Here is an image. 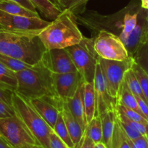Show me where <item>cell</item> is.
I'll return each mask as SVG.
<instances>
[{"label":"cell","mask_w":148,"mask_h":148,"mask_svg":"<svg viewBox=\"0 0 148 148\" xmlns=\"http://www.w3.org/2000/svg\"><path fill=\"white\" fill-rule=\"evenodd\" d=\"M0 62H2L7 68H9L10 70H11V71L15 73L24 71V70L31 68L34 66V65H29L27 62L21 60L12 58V57L1 55V54H0Z\"/></svg>","instance_id":"25"},{"label":"cell","mask_w":148,"mask_h":148,"mask_svg":"<svg viewBox=\"0 0 148 148\" xmlns=\"http://www.w3.org/2000/svg\"><path fill=\"white\" fill-rule=\"evenodd\" d=\"M15 73L18 79L16 92L28 99H34L45 96L58 97L52 73L41 62L32 68Z\"/></svg>","instance_id":"3"},{"label":"cell","mask_w":148,"mask_h":148,"mask_svg":"<svg viewBox=\"0 0 148 148\" xmlns=\"http://www.w3.org/2000/svg\"><path fill=\"white\" fill-rule=\"evenodd\" d=\"M132 70L134 73L135 76L137 78L139 84H140L141 88L143 92L144 95L146 98L147 101L148 102V76L147 74L142 70V68L136 63L135 61H134L133 64L132 65Z\"/></svg>","instance_id":"29"},{"label":"cell","mask_w":148,"mask_h":148,"mask_svg":"<svg viewBox=\"0 0 148 148\" xmlns=\"http://www.w3.org/2000/svg\"><path fill=\"white\" fill-rule=\"evenodd\" d=\"M128 51L130 58H134L138 51L148 42V22L146 18L138 22L132 33L123 39H121Z\"/></svg>","instance_id":"14"},{"label":"cell","mask_w":148,"mask_h":148,"mask_svg":"<svg viewBox=\"0 0 148 148\" xmlns=\"http://www.w3.org/2000/svg\"><path fill=\"white\" fill-rule=\"evenodd\" d=\"M0 10L8 14L28 18H38L39 16L38 12L29 10L22 5L10 0H0Z\"/></svg>","instance_id":"19"},{"label":"cell","mask_w":148,"mask_h":148,"mask_svg":"<svg viewBox=\"0 0 148 148\" xmlns=\"http://www.w3.org/2000/svg\"><path fill=\"white\" fill-rule=\"evenodd\" d=\"M12 105L15 115L27 126L39 145L50 148L49 135L52 129L37 112L31 100L18 92H14Z\"/></svg>","instance_id":"4"},{"label":"cell","mask_w":148,"mask_h":148,"mask_svg":"<svg viewBox=\"0 0 148 148\" xmlns=\"http://www.w3.org/2000/svg\"><path fill=\"white\" fill-rule=\"evenodd\" d=\"M49 1H51V2H52V3L55 4V5H56V6H58V8H60V0H49Z\"/></svg>","instance_id":"45"},{"label":"cell","mask_w":148,"mask_h":148,"mask_svg":"<svg viewBox=\"0 0 148 148\" xmlns=\"http://www.w3.org/2000/svg\"><path fill=\"white\" fill-rule=\"evenodd\" d=\"M0 136L12 148H31L39 145L27 126L17 116L0 119Z\"/></svg>","instance_id":"6"},{"label":"cell","mask_w":148,"mask_h":148,"mask_svg":"<svg viewBox=\"0 0 148 148\" xmlns=\"http://www.w3.org/2000/svg\"><path fill=\"white\" fill-rule=\"evenodd\" d=\"M99 116H100L102 121V142L105 144L107 148H112L113 136L116 122V110H109Z\"/></svg>","instance_id":"17"},{"label":"cell","mask_w":148,"mask_h":148,"mask_svg":"<svg viewBox=\"0 0 148 148\" xmlns=\"http://www.w3.org/2000/svg\"><path fill=\"white\" fill-rule=\"evenodd\" d=\"M0 86L11 92H16L18 79L16 73L0 62Z\"/></svg>","instance_id":"22"},{"label":"cell","mask_w":148,"mask_h":148,"mask_svg":"<svg viewBox=\"0 0 148 148\" xmlns=\"http://www.w3.org/2000/svg\"><path fill=\"white\" fill-rule=\"evenodd\" d=\"M116 116H117V118L119 120H121L123 121L126 122V123H128L129 126H132L134 129H135L136 132H138L139 134H141L142 136H148V123H139V122L133 121L129 120V119H127L124 115L119 113L117 110H116Z\"/></svg>","instance_id":"32"},{"label":"cell","mask_w":148,"mask_h":148,"mask_svg":"<svg viewBox=\"0 0 148 148\" xmlns=\"http://www.w3.org/2000/svg\"><path fill=\"white\" fill-rule=\"evenodd\" d=\"M83 86L84 83L81 85L73 97L68 99V100L65 101V102L69 108L73 116L76 118L80 124L83 132H85L88 123L86 121V114H85L84 106Z\"/></svg>","instance_id":"15"},{"label":"cell","mask_w":148,"mask_h":148,"mask_svg":"<svg viewBox=\"0 0 148 148\" xmlns=\"http://www.w3.org/2000/svg\"><path fill=\"white\" fill-rule=\"evenodd\" d=\"M142 8L148 10V0H142Z\"/></svg>","instance_id":"44"},{"label":"cell","mask_w":148,"mask_h":148,"mask_svg":"<svg viewBox=\"0 0 148 148\" xmlns=\"http://www.w3.org/2000/svg\"><path fill=\"white\" fill-rule=\"evenodd\" d=\"M13 92L8 90L0 86V101L5 102L8 105H12V98Z\"/></svg>","instance_id":"38"},{"label":"cell","mask_w":148,"mask_h":148,"mask_svg":"<svg viewBox=\"0 0 148 148\" xmlns=\"http://www.w3.org/2000/svg\"><path fill=\"white\" fill-rule=\"evenodd\" d=\"M134 60L148 76V42L138 51Z\"/></svg>","instance_id":"33"},{"label":"cell","mask_w":148,"mask_h":148,"mask_svg":"<svg viewBox=\"0 0 148 148\" xmlns=\"http://www.w3.org/2000/svg\"><path fill=\"white\" fill-rule=\"evenodd\" d=\"M36 9L49 20H55L62 10L49 0H29Z\"/></svg>","instance_id":"21"},{"label":"cell","mask_w":148,"mask_h":148,"mask_svg":"<svg viewBox=\"0 0 148 148\" xmlns=\"http://www.w3.org/2000/svg\"><path fill=\"white\" fill-rule=\"evenodd\" d=\"M50 22L38 18L8 14L0 10V28L14 33L39 35Z\"/></svg>","instance_id":"8"},{"label":"cell","mask_w":148,"mask_h":148,"mask_svg":"<svg viewBox=\"0 0 148 148\" xmlns=\"http://www.w3.org/2000/svg\"><path fill=\"white\" fill-rule=\"evenodd\" d=\"M47 49L38 35L14 33L0 28V54L35 65Z\"/></svg>","instance_id":"2"},{"label":"cell","mask_w":148,"mask_h":148,"mask_svg":"<svg viewBox=\"0 0 148 148\" xmlns=\"http://www.w3.org/2000/svg\"><path fill=\"white\" fill-rule=\"evenodd\" d=\"M52 130L70 148H75L72 142V139H71L69 133H68V129L65 126V121H64L63 118L61 114V112L60 114L58 116V120H57L56 123H55Z\"/></svg>","instance_id":"26"},{"label":"cell","mask_w":148,"mask_h":148,"mask_svg":"<svg viewBox=\"0 0 148 148\" xmlns=\"http://www.w3.org/2000/svg\"><path fill=\"white\" fill-rule=\"evenodd\" d=\"M31 148H45V147H42V145H36Z\"/></svg>","instance_id":"46"},{"label":"cell","mask_w":148,"mask_h":148,"mask_svg":"<svg viewBox=\"0 0 148 148\" xmlns=\"http://www.w3.org/2000/svg\"><path fill=\"white\" fill-rule=\"evenodd\" d=\"M38 36L47 50L74 46L84 38L78 27L76 15L68 10H62Z\"/></svg>","instance_id":"1"},{"label":"cell","mask_w":148,"mask_h":148,"mask_svg":"<svg viewBox=\"0 0 148 148\" xmlns=\"http://www.w3.org/2000/svg\"><path fill=\"white\" fill-rule=\"evenodd\" d=\"M116 109L118 112L124 115L129 120L139 122V123H148V121L145 119L143 116H142L140 114L136 113V111L130 109V108H127V107L124 106V105H122L121 104H117Z\"/></svg>","instance_id":"31"},{"label":"cell","mask_w":148,"mask_h":148,"mask_svg":"<svg viewBox=\"0 0 148 148\" xmlns=\"http://www.w3.org/2000/svg\"><path fill=\"white\" fill-rule=\"evenodd\" d=\"M147 139H148V136H147Z\"/></svg>","instance_id":"48"},{"label":"cell","mask_w":148,"mask_h":148,"mask_svg":"<svg viewBox=\"0 0 148 148\" xmlns=\"http://www.w3.org/2000/svg\"><path fill=\"white\" fill-rule=\"evenodd\" d=\"M10 1L16 2V3L22 5L23 7L25 8L26 9L29 10L34 11V12H37L36 8L33 5V4L30 2L29 0H10Z\"/></svg>","instance_id":"41"},{"label":"cell","mask_w":148,"mask_h":148,"mask_svg":"<svg viewBox=\"0 0 148 148\" xmlns=\"http://www.w3.org/2000/svg\"><path fill=\"white\" fill-rule=\"evenodd\" d=\"M117 100L118 104H121V105H124V106L127 107V108L136 111V113H138L139 114H140L141 116L144 117V115L142 114V111H141L140 108H139V105H138L136 97H135V96L134 95V94L131 92L129 88L128 87L127 84H126V83L125 82L124 79H123V82H122L121 84V86L120 91H119V97H118Z\"/></svg>","instance_id":"20"},{"label":"cell","mask_w":148,"mask_h":148,"mask_svg":"<svg viewBox=\"0 0 148 148\" xmlns=\"http://www.w3.org/2000/svg\"><path fill=\"white\" fill-rule=\"evenodd\" d=\"M129 142L131 148H148V139L147 136H141L134 140L129 139Z\"/></svg>","instance_id":"37"},{"label":"cell","mask_w":148,"mask_h":148,"mask_svg":"<svg viewBox=\"0 0 148 148\" xmlns=\"http://www.w3.org/2000/svg\"><path fill=\"white\" fill-rule=\"evenodd\" d=\"M146 20H147V22H148V15H147V16L146 17Z\"/></svg>","instance_id":"47"},{"label":"cell","mask_w":148,"mask_h":148,"mask_svg":"<svg viewBox=\"0 0 148 148\" xmlns=\"http://www.w3.org/2000/svg\"><path fill=\"white\" fill-rule=\"evenodd\" d=\"M135 97H136L138 105H139V108L142 111V114L144 115V117L148 121V103L143 99H142L140 97L135 96Z\"/></svg>","instance_id":"39"},{"label":"cell","mask_w":148,"mask_h":148,"mask_svg":"<svg viewBox=\"0 0 148 148\" xmlns=\"http://www.w3.org/2000/svg\"><path fill=\"white\" fill-rule=\"evenodd\" d=\"M16 116L13 108L5 102L0 101V119Z\"/></svg>","instance_id":"36"},{"label":"cell","mask_w":148,"mask_h":148,"mask_svg":"<svg viewBox=\"0 0 148 148\" xmlns=\"http://www.w3.org/2000/svg\"><path fill=\"white\" fill-rule=\"evenodd\" d=\"M40 62L52 73H67L77 71L69 53L65 49L46 50Z\"/></svg>","instance_id":"10"},{"label":"cell","mask_w":148,"mask_h":148,"mask_svg":"<svg viewBox=\"0 0 148 148\" xmlns=\"http://www.w3.org/2000/svg\"><path fill=\"white\" fill-rule=\"evenodd\" d=\"M83 102L87 123L97 116V105L94 82H84L83 86Z\"/></svg>","instance_id":"18"},{"label":"cell","mask_w":148,"mask_h":148,"mask_svg":"<svg viewBox=\"0 0 148 148\" xmlns=\"http://www.w3.org/2000/svg\"><path fill=\"white\" fill-rule=\"evenodd\" d=\"M93 82L96 98L97 116H99L109 110L116 109L118 101L112 97L108 93L105 76L99 61L96 67Z\"/></svg>","instance_id":"12"},{"label":"cell","mask_w":148,"mask_h":148,"mask_svg":"<svg viewBox=\"0 0 148 148\" xmlns=\"http://www.w3.org/2000/svg\"><path fill=\"white\" fill-rule=\"evenodd\" d=\"M95 148H107V147L105 146V144L102 142H97V143H95Z\"/></svg>","instance_id":"43"},{"label":"cell","mask_w":148,"mask_h":148,"mask_svg":"<svg viewBox=\"0 0 148 148\" xmlns=\"http://www.w3.org/2000/svg\"><path fill=\"white\" fill-rule=\"evenodd\" d=\"M112 148H131L129 138L121 127L116 118V126L113 136Z\"/></svg>","instance_id":"27"},{"label":"cell","mask_w":148,"mask_h":148,"mask_svg":"<svg viewBox=\"0 0 148 148\" xmlns=\"http://www.w3.org/2000/svg\"><path fill=\"white\" fill-rule=\"evenodd\" d=\"M30 100L42 119L53 129L60 114L64 101L58 97L52 96H45Z\"/></svg>","instance_id":"13"},{"label":"cell","mask_w":148,"mask_h":148,"mask_svg":"<svg viewBox=\"0 0 148 148\" xmlns=\"http://www.w3.org/2000/svg\"><path fill=\"white\" fill-rule=\"evenodd\" d=\"M84 134L95 143L102 142V129L100 116H96L89 123H88Z\"/></svg>","instance_id":"23"},{"label":"cell","mask_w":148,"mask_h":148,"mask_svg":"<svg viewBox=\"0 0 148 148\" xmlns=\"http://www.w3.org/2000/svg\"><path fill=\"white\" fill-rule=\"evenodd\" d=\"M124 79L125 82L126 83V84H127L128 87L129 88L131 92L134 94V95L140 97L142 99H143L144 100H145L147 102L145 95H144L143 92L142 90L140 84H139L137 78L135 76L134 73L133 72L132 68H130V69H129L126 71V73L124 75V79Z\"/></svg>","instance_id":"24"},{"label":"cell","mask_w":148,"mask_h":148,"mask_svg":"<svg viewBox=\"0 0 148 148\" xmlns=\"http://www.w3.org/2000/svg\"><path fill=\"white\" fill-rule=\"evenodd\" d=\"M95 49L99 58L123 61L130 58L120 37L107 30H100L95 39Z\"/></svg>","instance_id":"7"},{"label":"cell","mask_w":148,"mask_h":148,"mask_svg":"<svg viewBox=\"0 0 148 148\" xmlns=\"http://www.w3.org/2000/svg\"><path fill=\"white\" fill-rule=\"evenodd\" d=\"M138 15H139L138 12L134 14H125L123 21V25H122V30L121 31L120 35L119 36L120 39L127 37L133 31L137 24Z\"/></svg>","instance_id":"28"},{"label":"cell","mask_w":148,"mask_h":148,"mask_svg":"<svg viewBox=\"0 0 148 148\" xmlns=\"http://www.w3.org/2000/svg\"><path fill=\"white\" fill-rule=\"evenodd\" d=\"M89 0H60V8L61 10H68L75 13H79L84 9Z\"/></svg>","instance_id":"30"},{"label":"cell","mask_w":148,"mask_h":148,"mask_svg":"<svg viewBox=\"0 0 148 148\" xmlns=\"http://www.w3.org/2000/svg\"><path fill=\"white\" fill-rule=\"evenodd\" d=\"M134 61V60L132 58L123 61L109 60L99 58V62L105 76L108 93L114 99H118L125 73L132 68Z\"/></svg>","instance_id":"9"},{"label":"cell","mask_w":148,"mask_h":148,"mask_svg":"<svg viewBox=\"0 0 148 148\" xmlns=\"http://www.w3.org/2000/svg\"><path fill=\"white\" fill-rule=\"evenodd\" d=\"M50 148H70L52 130L49 135Z\"/></svg>","instance_id":"35"},{"label":"cell","mask_w":148,"mask_h":148,"mask_svg":"<svg viewBox=\"0 0 148 148\" xmlns=\"http://www.w3.org/2000/svg\"><path fill=\"white\" fill-rule=\"evenodd\" d=\"M116 118H117V116H116ZM117 120L118 121H119L121 129H123V131L124 132V133L126 134V135L128 136V138L130 139L131 140H134V139H137V138L142 136L141 134H139V132H136L135 129H134L132 126H129V125L128 124V123H126V122L123 121L121 120H119L118 118Z\"/></svg>","instance_id":"34"},{"label":"cell","mask_w":148,"mask_h":148,"mask_svg":"<svg viewBox=\"0 0 148 148\" xmlns=\"http://www.w3.org/2000/svg\"><path fill=\"white\" fill-rule=\"evenodd\" d=\"M77 71L85 82H93L99 56L95 49V38L84 36L79 44L65 48Z\"/></svg>","instance_id":"5"},{"label":"cell","mask_w":148,"mask_h":148,"mask_svg":"<svg viewBox=\"0 0 148 148\" xmlns=\"http://www.w3.org/2000/svg\"><path fill=\"white\" fill-rule=\"evenodd\" d=\"M61 114L63 118L65 126L68 129V133L72 139L74 147L75 148H77L79 142H81L84 134V132H83L80 124L76 119V118L73 116L65 102H63V105H62V110H61Z\"/></svg>","instance_id":"16"},{"label":"cell","mask_w":148,"mask_h":148,"mask_svg":"<svg viewBox=\"0 0 148 148\" xmlns=\"http://www.w3.org/2000/svg\"><path fill=\"white\" fill-rule=\"evenodd\" d=\"M95 142L84 134L77 148H95Z\"/></svg>","instance_id":"40"},{"label":"cell","mask_w":148,"mask_h":148,"mask_svg":"<svg viewBox=\"0 0 148 148\" xmlns=\"http://www.w3.org/2000/svg\"><path fill=\"white\" fill-rule=\"evenodd\" d=\"M0 148H12L2 136H0Z\"/></svg>","instance_id":"42"},{"label":"cell","mask_w":148,"mask_h":148,"mask_svg":"<svg viewBox=\"0 0 148 148\" xmlns=\"http://www.w3.org/2000/svg\"><path fill=\"white\" fill-rule=\"evenodd\" d=\"M52 76L57 95L64 102L73 97L81 85L85 82L78 71L52 73Z\"/></svg>","instance_id":"11"}]
</instances>
